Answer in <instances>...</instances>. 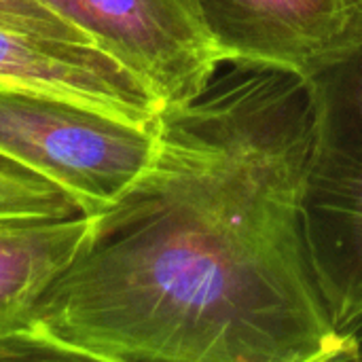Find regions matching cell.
Here are the masks:
<instances>
[{"label":"cell","mask_w":362,"mask_h":362,"mask_svg":"<svg viewBox=\"0 0 362 362\" xmlns=\"http://www.w3.org/2000/svg\"><path fill=\"white\" fill-rule=\"evenodd\" d=\"M308 148L293 74L235 66L163 110L151 170L0 361H352L305 238Z\"/></svg>","instance_id":"cell-1"},{"label":"cell","mask_w":362,"mask_h":362,"mask_svg":"<svg viewBox=\"0 0 362 362\" xmlns=\"http://www.w3.org/2000/svg\"><path fill=\"white\" fill-rule=\"evenodd\" d=\"M303 83L305 238L331 316L350 337L362 325V40Z\"/></svg>","instance_id":"cell-2"},{"label":"cell","mask_w":362,"mask_h":362,"mask_svg":"<svg viewBox=\"0 0 362 362\" xmlns=\"http://www.w3.org/2000/svg\"><path fill=\"white\" fill-rule=\"evenodd\" d=\"M159 123L0 85V157L49 180L87 216L117 208L151 170Z\"/></svg>","instance_id":"cell-3"},{"label":"cell","mask_w":362,"mask_h":362,"mask_svg":"<svg viewBox=\"0 0 362 362\" xmlns=\"http://www.w3.org/2000/svg\"><path fill=\"white\" fill-rule=\"evenodd\" d=\"M178 108L214 81L218 57L191 0H38Z\"/></svg>","instance_id":"cell-4"},{"label":"cell","mask_w":362,"mask_h":362,"mask_svg":"<svg viewBox=\"0 0 362 362\" xmlns=\"http://www.w3.org/2000/svg\"><path fill=\"white\" fill-rule=\"evenodd\" d=\"M218 62L308 81L362 40V0H191Z\"/></svg>","instance_id":"cell-5"},{"label":"cell","mask_w":362,"mask_h":362,"mask_svg":"<svg viewBox=\"0 0 362 362\" xmlns=\"http://www.w3.org/2000/svg\"><path fill=\"white\" fill-rule=\"evenodd\" d=\"M0 85L74 100L142 125H157L165 110L138 74L100 47L8 25H0Z\"/></svg>","instance_id":"cell-6"},{"label":"cell","mask_w":362,"mask_h":362,"mask_svg":"<svg viewBox=\"0 0 362 362\" xmlns=\"http://www.w3.org/2000/svg\"><path fill=\"white\" fill-rule=\"evenodd\" d=\"M100 218L0 221V337L19 331L59 276L95 242Z\"/></svg>","instance_id":"cell-7"},{"label":"cell","mask_w":362,"mask_h":362,"mask_svg":"<svg viewBox=\"0 0 362 362\" xmlns=\"http://www.w3.org/2000/svg\"><path fill=\"white\" fill-rule=\"evenodd\" d=\"M78 206L49 180L0 157V221L70 218Z\"/></svg>","instance_id":"cell-8"},{"label":"cell","mask_w":362,"mask_h":362,"mask_svg":"<svg viewBox=\"0 0 362 362\" xmlns=\"http://www.w3.org/2000/svg\"><path fill=\"white\" fill-rule=\"evenodd\" d=\"M0 25L51 38L91 42L78 28L64 21L59 15H55L49 6H45L38 0H0Z\"/></svg>","instance_id":"cell-9"},{"label":"cell","mask_w":362,"mask_h":362,"mask_svg":"<svg viewBox=\"0 0 362 362\" xmlns=\"http://www.w3.org/2000/svg\"><path fill=\"white\" fill-rule=\"evenodd\" d=\"M350 341H352V361H362V325L350 333Z\"/></svg>","instance_id":"cell-10"}]
</instances>
